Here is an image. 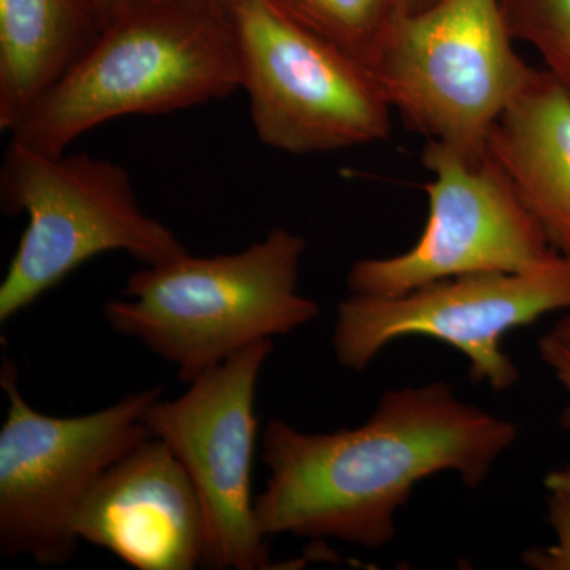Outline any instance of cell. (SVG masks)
<instances>
[{"instance_id":"obj_1","label":"cell","mask_w":570,"mask_h":570,"mask_svg":"<svg viewBox=\"0 0 570 570\" xmlns=\"http://www.w3.org/2000/svg\"><path fill=\"white\" fill-rule=\"evenodd\" d=\"M517 438L515 423L463 403L445 382L389 390L371 419L351 430L303 433L269 420L262 436L269 475L255 515L266 538L382 549L419 482L455 472L478 489Z\"/></svg>"},{"instance_id":"obj_2","label":"cell","mask_w":570,"mask_h":570,"mask_svg":"<svg viewBox=\"0 0 570 570\" xmlns=\"http://www.w3.org/2000/svg\"><path fill=\"white\" fill-rule=\"evenodd\" d=\"M238 89L242 61L230 9L135 3L105 26L10 140L61 156L78 137L112 119L186 110Z\"/></svg>"},{"instance_id":"obj_3","label":"cell","mask_w":570,"mask_h":570,"mask_svg":"<svg viewBox=\"0 0 570 570\" xmlns=\"http://www.w3.org/2000/svg\"><path fill=\"white\" fill-rule=\"evenodd\" d=\"M305 250L303 236L277 227L242 253L145 265L121 298L105 303L104 316L190 384L242 348L318 316L317 303L298 294Z\"/></svg>"},{"instance_id":"obj_4","label":"cell","mask_w":570,"mask_h":570,"mask_svg":"<svg viewBox=\"0 0 570 570\" xmlns=\"http://www.w3.org/2000/svg\"><path fill=\"white\" fill-rule=\"evenodd\" d=\"M0 208L28 216L0 284V324L97 255L122 250L160 265L187 254L170 228L142 212L129 171L89 154L52 156L10 140L0 167Z\"/></svg>"},{"instance_id":"obj_5","label":"cell","mask_w":570,"mask_h":570,"mask_svg":"<svg viewBox=\"0 0 570 570\" xmlns=\"http://www.w3.org/2000/svg\"><path fill=\"white\" fill-rule=\"evenodd\" d=\"M513 40L501 0H436L396 22L373 71L415 132L479 163L491 130L538 73Z\"/></svg>"},{"instance_id":"obj_6","label":"cell","mask_w":570,"mask_h":570,"mask_svg":"<svg viewBox=\"0 0 570 570\" xmlns=\"http://www.w3.org/2000/svg\"><path fill=\"white\" fill-rule=\"evenodd\" d=\"M18 367L3 360L0 387L7 417L0 430V551L39 566H63L78 550L75 519L100 475L153 438L142 414L163 397V385L111 406L51 417L26 401Z\"/></svg>"},{"instance_id":"obj_7","label":"cell","mask_w":570,"mask_h":570,"mask_svg":"<svg viewBox=\"0 0 570 570\" xmlns=\"http://www.w3.org/2000/svg\"><path fill=\"white\" fill-rule=\"evenodd\" d=\"M242 89L258 140L306 156L385 140L393 108L365 62L307 31L268 0L230 7Z\"/></svg>"},{"instance_id":"obj_8","label":"cell","mask_w":570,"mask_h":570,"mask_svg":"<svg viewBox=\"0 0 570 570\" xmlns=\"http://www.w3.org/2000/svg\"><path fill=\"white\" fill-rule=\"evenodd\" d=\"M562 309L570 258L557 254L528 272L450 277L397 296L351 294L337 306L332 344L340 365L363 371L393 341L431 337L466 356L472 381L504 392L520 377L504 336Z\"/></svg>"},{"instance_id":"obj_9","label":"cell","mask_w":570,"mask_h":570,"mask_svg":"<svg viewBox=\"0 0 570 570\" xmlns=\"http://www.w3.org/2000/svg\"><path fill=\"white\" fill-rule=\"evenodd\" d=\"M273 340L258 341L190 382L176 400L154 401L142 414L186 469L204 505L206 569L272 568L268 538L255 515V390Z\"/></svg>"},{"instance_id":"obj_10","label":"cell","mask_w":570,"mask_h":570,"mask_svg":"<svg viewBox=\"0 0 570 570\" xmlns=\"http://www.w3.org/2000/svg\"><path fill=\"white\" fill-rule=\"evenodd\" d=\"M423 164L430 212L419 242L403 254L355 262L351 294L397 296L450 277L528 272L558 254L487 154L469 163L428 141Z\"/></svg>"},{"instance_id":"obj_11","label":"cell","mask_w":570,"mask_h":570,"mask_svg":"<svg viewBox=\"0 0 570 570\" xmlns=\"http://www.w3.org/2000/svg\"><path fill=\"white\" fill-rule=\"evenodd\" d=\"M75 532L138 570L206 569L208 561L200 497L175 453L154 436L100 475Z\"/></svg>"},{"instance_id":"obj_12","label":"cell","mask_w":570,"mask_h":570,"mask_svg":"<svg viewBox=\"0 0 570 570\" xmlns=\"http://www.w3.org/2000/svg\"><path fill=\"white\" fill-rule=\"evenodd\" d=\"M485 154L551 247L570 258V96L549 71L538 70L501 116Z\"/></svg>"},{"instance_id":"obj_13","label":"cell","mask_w":570,"mask_h":570,"mask_svg":"<svg viewBox=\"0 0 570 570\" xmlns=\"http://www.w3.org/2000/svg\"><path fill=\"white\" fill-rule=\"evenodd\" d=\"M94 0H0V129L10 135L91 50Z\"/></svg>"},{"instance_id":"obj_14","label":"cell","mask_w":570,"mask_h":570,"mask_svg":"<svg viewBox=\"0 0 570 570\" xmlns=\"http://www.w3.org/2000/svg\"><path fill=\"white\" fill-rule=\"evenodd\" d=\"M296 24L316 33L373 69L406 0H268Z\"/></svg>"},{"instance_id":"obj_15","label":"cell","mask_w":570,"mask_h":570,"mask_svg":"<svg viewBox=\"0 0 570 570\" xmlns=\"http://www.w3.org/2000/svg\"><path fill=\"white\" fill-rule=\"evenodd\" d=\"M501 7L513 39L534 48L570 96V0H501Z\"/></svg>"},{"instance_id":"obj_16","label":"cell","mask_w":570,"mask_h":570,"mask_svg":"<svg viewBox=\"0 0 570 570\" xmlns=\"http://www.w3.org/2000/svg\"><path fill=\"white\" fill-rule=\"evenodd\" d=\"M547 520L557 535V543L524 551L523 562L535 570H570V491H550Z\"/></svg>"},{"instance_id":"obj_17","label":"cell","mask_w":570,"mask_h":570,"mask_svg":"<svg viewBox=\"0 0 570 570\" xmlns=\"http://www.w3.org/2000/svg\"><path fill=\"white\" fill-rule=\"evenodd\" d=\"M539 354L570 396V344L550 332L539 341ZM562 426L570 434V404L562 414Z\"/></svg>"},{"instance_id":"obj_18","label":"cell","mask_w":570,"mask_h":570,"mask_svg":"<svg viewBox=\"0 0 570 570\" xmlns=\"http://www.w3.org/2000/svg\"><path fill=\"white\" fill-rule=\"evenodd\" d=\"M94 2L102 13L105 26L115 21L116 18L122 17L134 7L132 0H94Z\"/></svg>"},{"instance_id":"obj_19","label":"cell","mask_w":570,"mask_h":570,"mask_svg":"<svg viewBox=\"0 0 570 570\" xmlns=\"http://www.w3.org/2000/svg\"><path fill=\"white\" fill-rule=\"evenodd\" d=\"M546 487L549 491H570V466L550 472L546 478Z\"/></svg>"},{"instance_id":"obj_20","label":"cell","mask_w":570,"mask_h":570,"mask_svg":"<svg viewBox=\"0 0 570 570\" xmlns=\"http://www.w3.org/2000/svg\"><path fill=\"white\" fill-rule=\"evenodd\" d=\"M135 3H163V2H195V3H212V6L227 7L230 9L234 0H132Z\"/></svg>"},{"instance_id":"obj_21","label":"cell","mask_w":570,"mask_h":570,"mask_svg":"<svg viewBox=\"0 0 570 570\" xmlns=\"http://www.w3.org/2000/svg\"><path fill=\"white\" fill-rule=\"evenodd\" d=\"M551 333H553L554 336L560 337L564 343L570 344V314L562 318L560 324L554 326L553 332Z\"/></svg>"},{"instance_id":"obj_22","label":"cell","mask_w":570,"mask_h":570,"mask_svg":"<svg viewBox=\"0 0 570 570\" xmlns=\"http://www.w3.org/2000/svg\"><path fill=\"white\" fill-rule=\"evenodd\" d=\"M434 2H436V0H406L409 11L426 9L428 6H431V3Z\"/></svg>"}]
</instances>
